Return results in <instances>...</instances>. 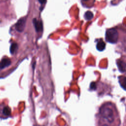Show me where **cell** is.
Here are the masks:
<instances>
[{
  "instance_id": "obj_1",
  "label": "cell",
  "mask_w": 126,
  "mask_h": 126,
  "mask_svg": "<svg viewBox=\"0 0 126 126\" xmlns=\"http://www.w3.org/2000/svg\"><path fill=\"white\" fill-rule=\"evenodd\" d=\"M105 40L107 42L112 44H120L123 45V49L126 44V30L117 27L106 30L105 32Z\"/></svg>"
},
{
  "instance_id": "obj_2",
  "label": "cell",
  "mask_w": 126,
  "mask_h": 126,
  "mask_svg": "<svg viewBox=\"0 0 126 126\" xmlns=\"http://www.w3.org/2000/svg\"><path fill=\"white\" fill-rule=\"evenodd\" d=\"M100 114L103 118L109 123H112L114 120V113L111 109L107 107H101L100 109Z\"/></svg>"
},
{
  "instance_id": "obj_3",
  "label": "cell",
  "mask_w": 126,
  "mask_h": 126,
  "mask_svg": "<svg viewBox=\"0 0 126 126\" xmlns=\"http://www.w3.org/2000/svg\"><path fill=\"white\" fill-rule=\"evenodd\" d=\"M11 114V109L10 107L4 104H0V118H6L8 117Z\"/></svg>"
},
{
  "instance_id": "obj_4",
  "label": "cell",
  "mask_w": 126,
  "mask_h": 126,
  "mask_svg": "<svg viewBox=\"0 0 126 126\" xmlns=\"http://www.w3.org/2000/svg\"><path fill=\"white\" fill-rule=\"evenodd\" d=\"M116 64L119 71L121 72L126 71V56H122L116 60Z\"/></svg>"
},
{
  "instance_id": "obj_5",
  "label": "cell",
  "mask_w": 126,
  "mask_h": 126,
  "mask_svg": "<svg viewBox=\"0 0 126 126\" xmlns=\"http://www.w3.org/2000/svg\"><path fill=\"white\" fill-rule=\"evenodd\" d=\"M26 22V17H22L19 19L15 24V27L16 31L20 32H22L25 29Z\"/></svg>"
},
{
  "instance_id": "obj_6",
  "label": "cell",
  "mask_w": 126,
  "mask_h": 126,
  "mask_svg": "<svg viewBox=\"0 0 126 126\" xmlns=\"http://www.w3.org/2000/svg\"><path fill=\"white\" fill-rule=\"evenodd\" d=\"M96 48L97 50L99 51H102L105 49L106 44L102 38L96 39Z\"/></svg>"
},
{
  "instance_id": "obj_7",
  "label": "cell",
  "mask_w": 126,
  "mask_h": 126,
  "mask_svg": "<svg viewBox=\"0 0 126 126\" xmlns=\"http://www.w3.org/2000/svg\"><path fill=\"white\" fill-rule=\"evenodd\" d=\"M33 24L34 25L35 31L37 32H39L43 30V24L42 21H38L36 19H33Z\"/></svg>"
},
{
  "instance_id": "obj_8",
  "label": "cell",
  "mask_w": 126,
  "mask_h": 126,
  "mask_svg": "<svg viewBox=\"0 0 126 126\" xmlns=\"http://www.w3.org/2000/svg\"><path fill=\"white\" fill-rule=\"evenodd\" d=\"M10 64V60L7 58H4L0 62V69H3L6 67H7Z\"/></svg>"
},
{
  "instance_id": "obj_9",
  "label": "cell",
  "mask_w": 126,
  "mask_h": 126,
  "mask_svg": "<svg viewBox=\"0 0 126 126\" xmlns=\"http://www.w3.org/2000/svg\"><path fill=\"white\" fill-rule=\"evenodd\" d=\"M82 5L87 8L92 7L94 4L95 0H81Z\"/></svg>"
},
{
  "instance_id": "obj_10",
  "label": "cell",
  "mask_w": 126,
  "mask_h": 126,
  "mask_svg": "<svg viewBox=\"0 0 126 126\" xmlns=\"http://www.w3.org/2000/svg\"><path fill=\"white\" fill-rule=\"evenodd\" d=\"M118 79L121 87L126 91V77L124 76H120L118 77Z\"/></svg>"
},
{
  "instance_id": "obj_11",
  "label": "cell",
  "mask_w": 126,
  "mask_h": 126,
  "mask_svg": "<svg viewBox=\"0 0 126 126\" xmlns=\"http://www.w3.org/2000/svg\"><path fill=\"white\" fill-rule=\"evenodd\" d=\"M84 17V18L85 19V20H86L87 21H90L93 18L94 14L92 11L88 10V11H87L85 13Z\"/></svg>"
},
{
  "instance_id": "obj_12",
  "label": "cell",
  "mask_w": 126,
  "mask_h": 126,
  "mask_svg": "<svg viewBox=\"0 0 126 126\" xmlns=\"http://www.w3.org/2000/svg\"><path fill=\"white\" fill-rule=\"evenodd\" d=\"M18 48V45L16 43H13L11 44L10 47V52L11 54H14Z\"/></svg>"
},
{
  "instance_id": "obj_13",
  "label": "cell",
  "mask_w": 126,
  "mask_h": 126,
  "mask_svg": "<svg viewBox=\"0 0 126 126\" xmlns=\"http://www.w3.org/2000/svg\"><path fill=\"white\" fill-rule=\"evenodd\" d=\"M90 89L93 90H95L96 89V84L95 82H93L90 84Z\"/></svg>"
},
{
  "instance_id": "obj_14",
  "label": "cell",
  "mask_w": 126,
  "mask_h": 126,
  "mask_svg": "<svg viewBox=\"0 0 126 126\" xmlns=\"http://www.w3.org/2000/svg\"><path fill=\"white\" fill-rule=\"evenodd\" d=\"M38 1H39L40 3L42 4H43V3H44L45 2L46 0H38Z\"/></svg>"
},
{
  "instance_id": "obj_15",
  "label": "cell",
  "mask_w": 126,
  "mask_h": 126,
  "mask_svg": "<svg viewBox=\"0 0 126 126\" xmlns=\"http://www.w3.org/2000/svg\"><path fill=\"white\" fill-rule=\"evenodd\" d=\"M102 126H108L107 125H103Z\"/></svg>"
}]
</instances>
